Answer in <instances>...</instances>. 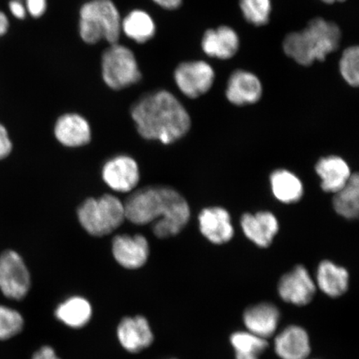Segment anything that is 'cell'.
I'll list each match as a JSON object with an SVG mask.
<instances>
[{
    "label": "cell",
    "instance_id": "9",
    "mask_svg": "<svg viewBox=\"0 0 359 359\" xmlns=\"http://www.w3.org/2000/svg\"><path fill=\"white\" fill-rule=\"evenodd\" d=\"M316 281L308 269L297 266L283 276L278 285L279 295L285 302L304 306L311 302L316 293Z\"/></svg>",
    "mask_w": 359,
    "mask_h": 359
},
{
    "label": "cell",
    "instance_id": "14",
    "mask_svg": "<svg viewBox=\"0 0 359 359\" xmlns=\"http://www.w3.org/2000/svg\"><path fill=\"white\" fill-rule=\"evenodd\" d=\"M149 253L148 241L141 235L118 236L112 241V255L125 269H140L147 263Z\"/></svg>",
    "mask_w": 359,
    "mask_h": 359
},
{
    "label": "cell",
    "instance_id": "31",
    "mask_svg": "<svg viewBox=\"0 0 359 359\" xmlns=\"http://www.w3.org/2000/svg\"><path fill=\"white\" fill-rule=\"evenodd\" d=\"M27 8L31 15L41 17L47 8L46 0H27Z\"/></svg>",
    "mask_w": 359,
    "mask_h": 359
},
{
    "label": "cell",
    "instance_id": "5",
    "mask_svg": "<svg viewBox=\"0 0 359 359\" xmlns=\"http://www.w3.org/2000/svg\"><path fill=\"white\" fill-rule=\"evenodd\" d=\"M78 217L81 226L90 235L107 236L123 223L124 203L112 195L90 198L79 206Z\"/></svg>",
    "mask_w": 359,
    "mask_h": 359
},
{
    "label": "cell",
    "instance_id": "17",
    "mask_svg": "<svg viewBox=\"0 0 359 359\" xmlns=\"http://www.w3.org/2000/svg\"><path fill=\"white\" fill-rule=\"evenodd\" d=\"M201 48L209 57L222 60H230L239 50V36L228 26L209 29L202 38Z\"/></svg>",
    "mask_w": 359,
    "mask_h": 359
},
{
    "label": "cell",
    "instance_id": "27",
    "mask_svg": "<svg viewBox=\"0 0 359 359\" xmlns=\"http://www.w3.org/2000/svg\"><path fill=\"white\" fill-rule=\"evenodd\" d=\"M245 19L255 26L266 25L272 11L271 0H241Z\"/></svg>",
    "mask_w": 359,
    "mask_h": 359
},
{
    "label": "cell",
    "instance_id": "23",
    "mask_svg": "<svg viewBox=\"0 0 359 359\" xmlns=\"http://www.w3.org/2000/svg\"><path fill=\"white\" fill-rule=\"evenodd\" d=\"M93 316V308L88 300L81 296H73L61 303L56 309L58 320L73 329H81L88 324Z\"/></svg>",
    "mask_w": 359,
    "mask_h": 359
},
{
    "label": "cell",
    "instance_id": "22",
    "mask_svg": "<svg viewBox=\"0 0 359 359\" xmlns=\"http://www.w3.org/2000/svg\"><path fill=\"white\" fill-rule=\"evenodd\" d=\"M273 196L284 204H293L302 200L304 186L293 172L286 169H278L269 177Z\"/></svg>",
    "mask_w": 359,
    "mask_h": 359
},
{
    "label": "cell",
    "instance_id": "8",
    "mask_svg": "<svg viewBox=\"0 0 359 359\" xmlns=\"http://www.w3.org/2000/svg\"><path fill=\"white\" fill-rule=\"evenodd\" d=\"M174 79L184 95L196 98L212 88L215 72L212 66L204 61L185 62L175 70Z\"/></svg>",
    "mask_w": 359,
    "mask_h": 359
},
{
    "label": "cell",
    "instance_id": "15",
    "mask_svg": "<svg viewBox=\"0 0 359 359\" xmlns=\"http://www.w3.org/2000/svg\"><path fill=\"white\" fill-rule=\"evenodd\" d=\"M263 93L262 82L257 75L248 71L237 70L228 80L226 96L236 106L254 104Z\"/></svg>",
    "mask_w": 359,
    "mask_h": 359
},
{
    "label": "cell",
    "instance_id": "10",
    "mask_svg": "<svg viewBox=\"0 0 359 359\" xmlns=\"http://www.w3.org/2000/svg\"><path fill=\"white\" fill-rule=\"evenodd\" d=\"M102 179L111 190L129 192L140 181L136 161L128 156H118L107 161L102 168Z\"/></svg>",
    "mask_w": 359,
    "mask_h": 359
},
{
    "label": "cell",
    "instance_id": "11",
    "mask_svg": "<svg viewBox=\"0 0 359 359\" xmlns=\"http://www.w3.org/2000/svg\"><path fill=\"white\" fill-rule=\"evenodd\" d=\"M242 231L247 239L259 248H268L280 231V223L271 212L245 213L241 219Z\"/></svg>",
    "mask_w": 359,
    "mask_h": 359
},
{
    "label": "cell",
    "instance_id": "34",
    "mask_svg": "<svg viewBox=\"0 0 359 359\" xmlns=\"http://www.w3.org/2000/svg\"><path fill=\"white\" fill-rule=\"evenodd\" d=\"M154 1L159 6L169 11L176 10L182 3V0H154Z\"/></svg>",
    "mask_w": 359,
    "mask_h": 359
},
{
    "label": "cell",
    "instance_id": "6",
    "mask_svg": "<svg viewBox=\"0 0 359 359\" xmlns=\"http://www.w3.org/2000/svg\"><path fill=\"white\" fill-rule=\"evenodd\" d=\"M102 78L111 89L120 90L137 83L142 78L134 53L127 47L111 44L102 57Z\"/></svg>",
    "mask_w": 359,
    "mask_h": 359
},
{
    "label": "cell",
    "instance_id": "4",
    "mask_svg": "<svg viewBox=\"0 0 359 359\" xmlns=\"http://www.w3.org/2000/svg\"><path fill=\"white\" fill-rule=\"evenodd\" d=\"M121 25L119 12L111 0H93L81 8L80 35L87 43H96L102 39L111 45L118 43Z\"/></svg>",
    "mask_w": 359,
    "mask_h": 359
},
{
    "label": "cell",
    "instance_id": "36",
    "mask_svg": "<svg viewBox=\"0 0 359 359\" xmlns=\"http://www.w3.org/2000/svg\"><path fill=\"white\" fill-rule=\"evenodd\" d=\"M322 1L327 4H334L336 2H344L345 0H322Z\"/></svg>",
    "mask_w": 359,
    "mask_h": 359
},
{
    "label": "cell",
    "instance_id": "30",
    "mask_svg": "<svg viewBox=\"0 0 359 359\" xmlns=\"http://www.w3.org/2000/svg\"><path fill=\"white\" fill-rule=\"evenodd\" d=\"M13 144L6 128L0 124V161L6 158L11 154Z\"/></svg>",
    "mask_w": 359,
    "mask_h": 359
},
{
    "label": "cell",
    "instance_id": "35",
    "mask_svg": "<svg viewBox=\"0 0 359 359\" xmlns=\"http://www.w3.org/2000/svg\"><path fill=\"white\" fill-rule=\"evenodd\" d=\"M8 28V18L3 12H0V36L6 34Z\"/></svg>",
    "mask_w": 359,
    "mask_h": 359
},
{
    "label": "cell",
    "instance_id": "3",
    "mask_svg": "<svg viewBox=\"0 0 359 359\" xmlns=\"http://www.w3.org/2000/svg\"><path fill=\"white\" fill-rule=\"evenodd\" d=\"M341 31L333 22L321 18L312 20L306 28L286 36L283 48L292 60L303 66L324 61L339 46Z\"/></svg>",
    "mask_w": 359,
    "mask_h": 359
},
{
    "label": "cell",
    "instance_id": "13",
    "mask_svg": "<svg viewBox=\"0 0 359 359\" xmlns=\"http://www.w3.org/2000/svg\"><path fill=\"white\" fill-rule=\"evenodd\" d=\"M116 335L122 347L129 353H137L150 347L154 343L149 322L145 317H126L118 327Z\"/></svg>",
    "mask_w": 359,
    "mask_h": 359
},
{
    "label": "cell",
    "instance_id": "25",
    "mask_svg": "<svg viewBox=\"0 0 359 359\" xmlns=\"http://www.w3.org/2000/svg\"><path fill=\"white\" fill-rule=\"evenodd\" d=\"M121 28L128 38L138 43H143L154 38L156 26L154 20L147 13L134 11L125 18Z\"/></svg>",
    "mask_w": 359,
    "mask_h": 359
},
{
    "label": "cell",
    "instance_id": "33",
    "mask_svg": "<svg viewBox=\"0 0 359 359\" xmlns=\"http://www.w3.org/2000/svg\"><path fill=\"white\" fill-rule=\"evenodd\" d=\"M11 11L18 19H24L26 15L25 8L20 0H12L10 3Z\"/></svg>",
    "mask_w": 359,
    "mask_h": 359
},
{
    "label": "cell",
    "instance_id": "28",
    "mask_svg": "<svg viewBox=\"0 0 359 359\" xmlns=\"http://www.w3.org/2000/svg\"><path fill=\"white\" fill-rule=\"evenodd\" d=\"M341 76L350 86L357 88L359 83V49L351 46L345 49L339 61Z\"/></svg>",
    "mask_w": 359,
    "mask_h": 359
},
{
    "label": "cell",
    "instance_id": "24",
    "mask_svg": "<svg viewBox=\"0 0 359 359\" xmlns=\"http://www.w3.org/2000/svg\"><path fill=\"white\" fill-rule=\"evenodd\" d=\"M333 205L336 213L344 219H355L358 217L359 177L357 172L352 174L346 185L334 193Z\"/></svg>",
    "mask_w": 359,
    "mask_h": 359
},
{
    "label": "cell",
    "instance_id": "19",
    "mask_svg": "<svg viewBox=\"0 0 359 359\" xmlns=\"http://www.w3.org/2000/svg\"><path fill=\"white\" fill-rule=\"evenodd\" d=\"M316 172L321 179L322 190L334 194L346 185L353 174L347 161L334 155L321 157L316 165Z\"/></svg>",
    "mask_w": 359,
    "mask_h": 359
},
{
    "label": "cell",
    "instance_id": "16",
    "mask_svg": "<svg viewBox=\"0 0 359 359\" xmlns=\"http://www.w3.org/2000/svg\"><path fill=\"white\" fill-rule=\"evenodd\" d=\"M280 318L279 309L271 303L253 305L246 309L243 316L247 331L264 339L276 333Z\"/></svg>",
    "mask_w": 359,
    "mask_h": 359
},
{
    "label": "cell",
    "instance_id": "21",
    "mask_svg": "<svg viewBox=\"0 0 359 359\" xmlns=\"http://www.w3.org/2000/svg\"><path fill=\"white\" fill-rule=\"evenodd\" d=\"M316 284L323 293L330 297H339L348 289V272L346 269L330 260H323L317 269Z\"/></svg>",
    "mask_w": 359,
    "mask_h": 359
},
{
    "label": "cell",
    "instance_id": "26",
    "mask_svg": "<svg viewBox=\"0 0 359 359\" xmlns=\"http://www.w3.org/2000/svg\"><path fill=\"white\" fill-rule=\"evenodd\" d=\"M231 343L235 350L236 359H259L268 347L266 339L260 338L248 331L236 332L231 337Z\"/></svg>",
    "mask_w": 359,
    "mask_h": 359
},
{
    "label": "cell",
    "instance_id": "1",
    "mask_svg": "<svg viewBox=\"0 0 359 359\" xmlns=\"http://www.w3.org/2000/svg\"><path fill=\"white\" fill-rule=\"evenodd\" d=\"M124 208L126 219L133 224L154 222V234L161 239L178 235L191 217L187 200L170 187H147L135 192Z\"/></svg>",
    "mask_w": 359,
    "mask_h": 359
},
{
    "label": "cell",
    "instance_id": "12",
    "mask_svg": "<svg viewBox=\"0 0 359 359\" xmlns=\"http://www.w3.org/2000/svg\"><path fill=\"white\" fill-rule=\"evenodd\" d=\"M198 222L202 236L210 243L226 244L235 235L231 215L221 206H212L202 210L199 214Z\"/></svg>",
    "mask_w": 359,
    "mask_h": 359
},
{
    "label": "cell",
    "instance_id": "18",
    "mask_svg": "<svg viewBox=\"0 0 359 359\" xmlns=\"http://www.w3.org/2000/svg\"><path fill=\"white\" fill-rule=\"evenodd\" d=\"M275 350L281 359H307L311 347L306 330L297 325L285 327L276 336Z\"/></svg>",
    "mask_w": 359,
    "mask_h": 359
},
{
    "label": "cell",
    "instance_id": "20",
    "mask_svg": "<svg viewBox=\"0 0 359 359\" xmlns=\"http://www.w3.org/2000/svg\"><path fill=\"white\" fill-rule=\"evenodd\" d=\"M57 140L62 145L79 147L91 141V128L88 121L76 114H65L57 119L55 128Z\"/></svg>",
    "mask_w": 359,
    "mask_h": 359
},
{
    "label": "cell",
    "instance_id": "2",
    "mask_svg": "<svg viewBox=\"0 0 359 359\" xmlns=\"http://www.w3.org/2000/svg\"><path fill=\"white\" fill-rule=\"evenodd\" d=\"M132 116L143 138L163 144H172L185 137L191 126L185 107L165 90L142 97L133 106Z\"/></svg>",
    "mask_w": 359,
    "mask_h": 359
},
{
    "label": "cell",
    "instance_id": "7",
    "mask_svg": "<svg viewBox=\"0 0 359 359\" xmlns=\"http://www.w3.org/2000/svg\"><path fill=\"white\" fill-rule=\"evenodd\" d=\"M31 278L24 259L13 250L0 255V290L6 297L21 300L28 294Z\"/></svg>",
    "mask_w": 359,
    "mask_h": 359
},
{
    "label": "cell",
    "instance_id": "29",
    "mask_svg": "<svg viewBox=\"0 0 359 359\" xmlns=\"http://www.w3.org/2000/svg\"><path fill=\"white\" fill-rule=\"evenodd\" d=\"M24 318L15 309L0 305V340L19 334L24 327Z\"/></svg>",
    "mask_w": 359,
    "mask_h": 359
},
{
    "label": "cell",
    "instance_id": "32",
    "mask_svg": "<svg viewBox=\"0 0 359 359\" xmlns=\"http://www.w3.org/2000/svg\"><path fill=\"white\" fill-rule=\"evenodd\" d=\"M32 359H61L57 355L55 349L49 346H44L39 348L37 352L34 354Z\"/></svg>",
    "mask_w": 359,
    "mask_h": 359
}]
</instances>
